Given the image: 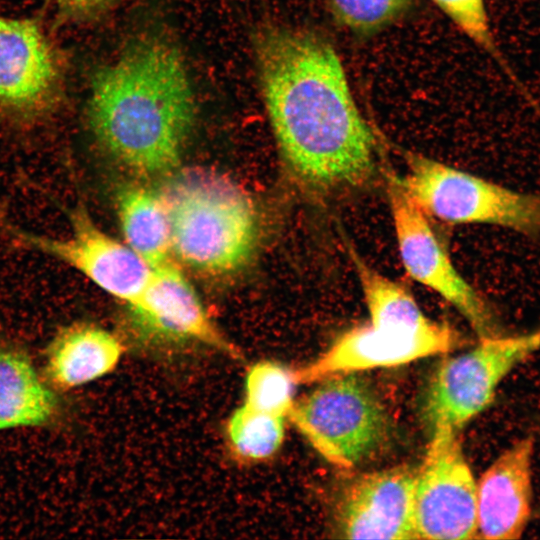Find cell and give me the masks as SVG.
Returning a JSON list of instances; mask_svg holds the SVG:
<instances>
[{"label":"cell","mask_w":540,"mask_h":540,"mask_svg":"<svg viewBox=\"0 0 540 540\" xmlns=\"http://www.w3.org/2000/svg\"><path fill=\"white\" fill-rule=\"evenodd\" d=\"M172 251L188 266L222 275L242 267L260 233L250 197L234 182L208 171L186 172L162 195Z\"/></svg>","instance_id":"cell-3"},{"label":"cell","mask_w":540,"mask_h":540,"mask_svg":"<svg viewBox=\"0 0 540 540\" xmlns=\"http://www.w3.org/2000/svg\"><path fill=\"white\" fill-rule=\"evenodd\" d=\"M535 514H537L538 516H540V509H539V510H538V512H537V513H535Z\"/></svg>","instance_id":"cell-24"},{"label":"cell","mask_w":540,"mask_h":540,"mask_svg":"<svg viewBox=\"0 0 540 540\" xmlns=\"http://www.w3.org/2000/svg\"><path fill=\"white\" fill-rule=\"evenodd\" d=\"M117 211L126 244L151 267L169 260L171 229L162 195L132 186L117 196Z\"/></svg>","instance_id":"cell-17"},{"label":"cell","mask_w":540,"mask_h":540,"mask_svg":"<svg viewBox=\"0 0 540 540\" xmlns=\"http://www.w3.org/2000/svg\"><path fill=\"white\" fill-rule=\"evenodd\" d=\"M540 349V329L481 338L478 345L444 359L427 385L422 414L432 432H456L484 411L494 400L502 380L517 365Z\"/></svg>","instance_id":"cell-6"},{"label":"cell","mask_w":540,"mask_h":540,"mask_svg":"<svg viewBox=\"0 0 540 540\" xmlns=\"http://www.w3.org/2000/svg\"><path fill=\"white\" fill-rule=\"evenodd\" d=\"M71 234L52 238L6 226L15 241L24 247L61 260L111 296L127 304L145 288L153 267L126 243L99 229L81 205L67 209Z\"/></svg>","instance_id":"cell-10"},{"label":"cell","mask_w":540,"mask_h":540,"mask_svg":"<svg viewBox=\"0 0 540 540\" xmlns=\"http://www.w3.org/2000/svg\"><path fill=\"white\" fill-rule=\"evenodd\" d=\"M194 117L182 55L163 37L136 38L93 76L88 128L107 153L139 174L176 168Z\"/></svg>","instance_id":"cell-2"},{"label":"cell","mask_w":540,"mask_h":540,"mask_svg":"<svg viewBox=\"0 0 540 540\" xmlns=\"http://www.w3.org/2000/svg\"><path fill=\"white\" fill-rule=\"evenodd\" d=\"M387 190L399 255L407 274L454 306L479 339L500 334L491 308L454 267L426 214L393 177Z\"/></svg>","instance_id":"cell-9"},{"label":"cell","mask_w":540,"mask_h":540,"mask_svg":"<svg viewBox=\"0 0 540 540\" xmlns=\"http://www.w3.org/2000/svg\"><path fill=\"white\" fill-rule=\"evenodd\" d=\"M456 332L446 323L421 332L356 326L344 332L319 357L293 370L297 384H311L341 373L393 367L442 354L457 344Z\"/></svg>","instance_id":"cell-12"},{"label":"cell","mask_w":540,"mask_h":540,"mask_svg":"<svg viewBox=\"0 0 540 540\" xmlns=\"http://www.w3.org/2000/svg\"><path fill=\"white\" fill-rule=\"evenodd\" d=\"M349 254L369 312V324L405 332L427 331L439 324L422 312L403 286L369 266L353 249H349Z\"/></svg>","instance_id":"cell-18"},{"label":"cell","mask_w":540,"mask_h":540,"mask_svg":"<svg viewBox=\"0 0 540 540\" xmlns=\"http://www.w3.org/2000/svg\"><path fill=\"white\" fill-rule=\"evenodd\" d=\"M293 370L274 361H260L252 365L245 382V402L254 410L287 417L297 386Z\"/></svg>","instance_id":"cell-22"},{"label":"cell","mask_w":540,"mask_h":540,"mask_svg":"<svg viewBox=\"0 0 540 540\" xmlns=\"http://www.w3.org/2000/svg\"><path fill=\"white\" fill-rule=\"evenodd\" d=\"M453 24L500 66L519 94L540 117V104L503 57L490 26L484 0H431Z\"/></svg>","instance_id":"cell-20"},{"label":"cell","mask_w":540,"mask_h":540,"mask_svg":"<svg viewBox=\"0 0 540 540\" xmlns=\"http://www.w3.org/2000/svg\"><path fill=\"white\" fill-rule=\"evenodd\" d=\"M415 483L416 469L409 465L365 473L354 479L337 504V537L418 539Z\"/></svg>","instance_id":"cell-13"},{"label":"cell","mask_w":540,"mask_h":540,"mask_svg":"<svg viewBox=\"0 0 540 540\" xmlns=\"http://www.w3.org/2000/svg\"><path fill=\"white\" fill-rule=\"evenodd\" d=\"M284 419L243 404L227 423V437L233 454L246 462L270 458L283 442Z\"/></svg>","instance_id":"cell-19"},{"label":"cell","mask_w":540,"mask_h":540,"mask_svg":"<svg viewBox=\"0 0 540 540\" xmlns=\"http://www.w3.org/2000/svg\"><path fill=\"white\" fill-rule=\"evenodd\" d=\"M416 469L414 512L418 539H477V482L458 432L440 428Z\"/></svg>","instance_id":"cell-8"},{"label":"cell","mask_w":540,"mask_h":540,"mask_svg":"<svg viewBox=\"0 0 540 540\" xmlns=\"http://www.w3.org/2000/svg\"><path fill=\"white\" fill-rule=\"evenodd\" d=\"M339 27L359 38H370L403 19L416 0H326Z\"/></svg>","instance_id":"cell-21"},{"label":"cell","mask_w":540,"mask_h":540,"mask_svg":"<svg viewBox=\"0 0 540 540\" xmlns=\"http://www.w3.org/2000/svg\"><path fill=\"white\" fill-rule=\"evenodd\" d=\"M255 47L271 126L296 180L318 196L368 183L375 173L376 137L329 40L272 25L257 33Z\"/></svg>","instance_id":"cell-1"},{"label":"cell","mask_w":540,"mask_h":540,"mask_svg":"<svg viewBox=\"0 0 540 540\" xmlns=\"http://www.w3.org/2000/svg\"><path fill=\"white\" fill-rule=\"evenodd\" d=\"M534 438L502 452L477 482V539H519L532 515Z\"/></svg>","instance_id":"cell-14"},{"label":"cell","mask_w":540,"mask_h":540,"mask_svg":"<svg viewBox=\"0 0 540 540\" xmlns=\"http://www.w3.org/2000/svg\"><path fill=\"white\" fill-rule=\"evenodd\" d=\"M294 401L287 417L329 463L350 469L373 457L390 436L388 414L356 372L329 376Z\"/></svg>","instance_id":"cell-4"},{"label":"cell","mask_w":540,"mask_h":540,"mask_svg":"<svg viewBox=\"0 0 540 540\" xmlns=\"http://www.w3.org/2000/svg\"><path fill=\"white\" fill-rule=\"evenodd\" d=\"M117 0H56L63 18L83 20L104 12Z\"/></svg>","instance_id":"cell-23"},{"label":"cell","mask_w":540,"mask_h":540,"mask_svg":"<svg viewBox=\"0 0 540 540\" xmlns=\"http://www.w3.org/2000/svg\"><path fill=\"white\" fill-rule=\"evenodd\" d=\"M122 341L95 324L62 326L44 351L42 376L57 392L83 386L110 373L124 352Z\"/></svg>","instance_id":"cell-15"},{"label":"cell","mask_w":540,"mask_h":540,"mask_svg":"<svg viewBox=\"0 0 540 540\" xmlns=\"http://www.w3.org/2000/svg\"><path fill=\"white\" fill-rule=\"evenodd\" d=\"M57 393L24 348L0 341V432L54 424L61 412Z\"/></svg>","instance_id":"cell-16"},{"label":"cell","mask_w":540,"mask_h":540,"mask_svg":"<svg viewBox=\"0 0 540 540\" xmlns=\"http://www.w3.org/2000/svg\"><path fill=\"white\" fill-rule=\"evenodd\" d=\"M134 336L148 349L203 344L238 357L219 332L187 278L169 260L153 267L138 298L129 304Z\"/></svg>","instance_id":"cell-11"},{"label":"cell","mask_w":540,"mask_h":540,"mask_svg":"<svg viewBox=\"0 0 540 540\" xmlns=\"http://www.w3.org/2000/svg\"><path fill=\"white\" fill-rule=\"evenodd\" d=\"M63 53L33 18L0 15V117L38 122L64 98Z\"/></svg>","instance_id":"cell-7"},{"label":"cell","mask_w":540,"mask_h":540,"mask_svg":"<svg viewBox=\"0 0 540 540\" xmlns=\"http://www.w3.org/2000/svg\"><path fill=\"white\" fill-rule=\"evenodd\" d=\"M393 177L426 214L454 224L484 223L540 234V196L519 193L417 153Z\"/></svg>","instance_id":"cell-5"}]
</instances>
